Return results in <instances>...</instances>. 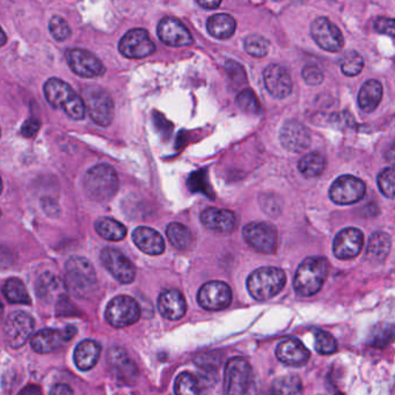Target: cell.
Returning a JSON list of instances; mask_svg holds the SVG:
<instances>
[{"label": "cell", "mask_w": 395, "mask_h": 395, "mask_svg": "<svg viewBox=\"0 0 395 395\" xmlns=\"http://www.w3.org/2000/svg\"><path fill=\"white\" fill-rule=\"evenodd\" d=\"M64 290H66L64 283L52 272H45L36 283L38 296L45 300H52L56 297L57 298L62 297Z\"/></svg>", "instance_id": "32"}, {"label": "cell", "mask_w": 395, "mask_h": 395, "mask_svg": "<svg viewBox=\"0 0 395 395\" xmlns=\"http://www.w3.org/2000/svg\"><path fill=\"white\" fill-rule=\"evenodd\" d=\"M286 275L282 269L263 267L251 272L247 279V289L253 298L265 302L279 295L286 286Z\"/></svg>", "instance_id": "5"}, {"label": "cell", "mask_w": 395, "mask_h": 395, "mask_svg": "<svg viewBox=\"0 0 395 395\" xmlns=\"http://www.w3.org/2000/svg\"><path fill=\"white\" fill-rule=\"evenodd\" d=\"M237 104L241 110L248 114H258L261 111V104L251 90H245L238 94Z\"/></svg>", "instance_id": "40"}, {"label": "cell", "mask_w": 395, "mask_h": 395, "mask_svg": "<svg viewBox=\"0 0 395 395\" xmlns=\"http://www.w3.org/2000/svg\"><path fill=\"white\" fill-rule=\"evenodd\" d=\"M40 122L35 118H29L24 122V125L21 127V134L26 138H33L35 134H38L40 130Z\"/></svg>", "instance_id": "47"}, {"label": "cell", "mask_w": 395, "mask_h": 395, "mask_svg": "<svg viewBox=\"0 0 395 395\" xmlns=\"http://www.w3.org/2000/svg\"><path fill=\"white\" fill-rule=\"evenodd\" d=\"M66 59L77 76L97 78L106 73V68L97 56L84 49H71L66 54Z\"/></svg>", "instance_id": "16"}, {"label": "cell", "mask_w": 395, "mask_h": 395, "mask_svg": "<svg viewBox=\"0 0 395 395\" xmlns=\"http://www.w3.org/2000/svg\"><path fill=\"white\" fill-rule=\"evenodd\" d=\"M34 327V319L28 313L21 311L10 313L3 325L7 343L13 349L22 347L31 337Z\"/></svg>", "instance_id": "10"}, {"label": "cell", "mask_w": 395, "mask_h": 395, "mask_svg": "<svg viewBox=\"0 0 395 395\" xmlns=\"http://www.w3.org/2000/svg\"><path fill=\"white\" fill-rule=\"evenodd\" d=\"M45 100L55 109H62L73 120H83L86 114L83 98L76 93L69 84L52 78L43 87Z\"/></svg>", "instance_id": "2"}, {"label": "cell", "mask_w": 395, "mask_h": 395, "mask_svg": "<svg viewBox=\"0 0 395 395\" xmlns=\"http://www.w3.org/2000/svg\"><path fill=\"white\" fill-rule=\"evenodd\" d=\"M392 240L385 232H375L372 234L366 248V258L371 262H382L389 255Z\"/></svg>", "instance_id": "31"}, {"label": "cell", "mask_w": 395, "mask_h": 395, "mask_svg": "<svg viewBox=\"0 0 395 395\" xmlns=\"http://www.w3.org/2000/svg\"><path fill=\"white\" fill-rule=\"evenodd\" d=\"M199 6L206 7V8H216V7L220 6L222 1H204V0H199L197 1Z\"/></svg>", "instance_id": "51"}, {"label": "cell", "mask_w": 395, "mask_h": 395, "mask_svg": "<svg viewBox=\"0 0 395 395\" xmlns=\"http://www.w3.org/2000/svg\"><path fill=\"white\" fill-rule=\"evenodd\" d=\"M166 234H167V238L171 241V244L178 251H190V249H193L195 242H196L193 232L183 224H169L167 230H166Z\"/></svg>", "instance_id": "28"}, {"label": "cell", "mask_w": 395, "mask_h": 395, "mask_svg": "<svg viewBox=\"0 0 395 395\" xmlns=\"http://www.w3.org/2000/svg\"><path fill=\"white\" fill-rule=\"evenodd\" d=\"M330 265L326 258L312 256L300 263L293 279L297 295L311 297L319 293L330 275Z\"/></svg>", "instance_id": "1"}, {"label": "cell", "mask_w": 395, "mask_h": 395, "mask_svg": "<svg viewBox=\"0 0 395 395\" xmlns=\"http://www.w3.org/2000/svg\"><path fill=\"white\" fill-rule=\"evenodd\" d=\"M302 78L306 84L316 86L323 82V73L316 65H306L302 69Z\"/></svg>", "instance_id": "45"}, {"label": "cell", "mask_w": 395, "mask_h": 395, "mask_svg": "<svg viewBox=\"0 0 395 395\" xmlns=\"http://www.w3.org/2000/svg\"><path fill=\"white\" fill-rule=\"evenodd\" d=\"M101 355V347L95 341L85 340L77 346L75 363L82 371H90L97 365Z\"/></svg>", "instance_id": "27"}, {"label": "cell", "mask_w": 395, "mask_h": 395, "mask_svg": "<svg viewBox=\"0 0 395 395\" xmlns=\"http://www.w3.org/2000/svg\"><path fill=\"white\" fill-rule=\"evenodd\" d=\"M201 222L209 230L227 233L234 230L237 218L230 210L208 208L201 215Z\"/></svg>", "instance_id": "23"}, {"label": "cell", "mask_w": 395, "mask_h": 395, "mask_svg": "<svg viewBox=\"0 0 395 395\" xmlns=\"http://www.w3.org/2000/svg\"><path fill=\"white\" fill-rule=\"evenodd\" d=\"M270 395H302V382L297 375H283L272 384Z\"/></svg>", "instance_id": "36"}, {"label": "cell", "mask_w": 395, "mask_h": 395, "mask_svg": "<svg viewBox=\"0 0 395 395\" xmlns=\"http://www.w3.org/2000/svg\"><path fill=\"white\" fill-rule=\"evenodd\" d=\"M375 28L382 34L389 35L391 38L394 36V20L391 17H378L375 21Z\"/></svg>", "instance_id": "46"}, {"label": "cell", "mask_w": 395, "mask_h": 395, "mask_svg": "<svg viewBox=\"0 0 395 395\" xmlns=\"http://www.w3.org/2000/svg\"><path fill=\"white\" fill-rule=\"evenodd\" d=\"M10 263H12L10 251L7 248L0 246V265L5 267V265H10Z\"/></svg>", "instance_id": "49"}, {"label": "cell", "mask_w": 395, "mask_h": 395, "mask_svg": "<svg viewBox=\"0 0 395 395\" xmlns=\"http://www.w3.org/2000/svg\"><path fill=\"white\" fill-rule=\"evenodd\" d=\"M118 49L127 59H144L155 52V45L150 38L148 31L141 28H134L127 31L121 38Z\"/></svg>", "instance_id": "15"}, {"label": "cell", "mask_w": 395, "mask_h": 395, "mask_svg": "<svg viewBox=\"0 0 395 395\" xmlns=\"http://www.w3.org/2000/svg\"><path fill=\"white\" fill-rule=\"evenodd\" d=\"M298 169L306 178H316L321 176L326 169V159L318 152L309 153L299 162Z\"/></svg>", "instance_id": "34"}, {"label": "cell", "mask_w": 395, "mask_h": 395, "mask_svg": "<svg viewBox=\"0 0 395 395\" xmlns=\"http://www.w3.org/2000/svg\"><path fill=\"white\" fill-rule=\"evenodd\" d=\"M364 68V61L357 52L349 50L341 59V70L346 76L355 77L362 72Z\"/></svg>", "instance_id": "38"}, {"label": "cell", "mask_w": 395, "mask_h": 395, "mask_svg": "<svg viewBox=\"0 0 395 395\" xmlns=\"http://www.w3.org/2000/svg\"><path fill=\"white\" fill-rule=\"evenodd\" d=\"M225 69H226L227 76L230 78L231 83L235 86H244L245 84L247 83V77L245 73L244 68L239 63L229 61L225 65Z\"/></svg>", "instance_id": "44"}, {"label": "cell", "mask_w": 395, "mask_h": 395, "mask_svg": "<svg viewBox=\"0 0 395 395\" xmlns=\"http://www.w3.org/2000/svg\"><path fill=\"white\" fill-rule=\"evenodd\" d=\"M100 260L103 267L114 276V279L123 284L134 282L136 277V268L132 262L114 248H103L100 255Z\"/></svg>", "instance_id": "14"}, {"label": "cell", "mask_w": 395, "mask_h": 395, "mask_svg": "<svg viewBox=\"0 0 395 395\" xmlns=\"http://www.w3.org/2000/svg\"><path fill=\"white\" fill-rule=\"evenodd\" d=\"M336 395H344V394H342V393H337Z\"/></svg>", "instance_id": "55"}, {"label": "cell", "mask_w": 395, "mask_h": 395, "mask_svg": "<svg viewBox=\"0 0 395 395\" xmlns=\"http://www.w3.org/2000/svg\"><path fill=\"white\" fill-rule=\"evenodd\" d=\"M3 192V183H1V179H0V194Z\"/></svg>", "instance_id": "53"}, {"label": "cell", "mask_w": 395, "mask_h": 395, "mask_svg": "<svg viewBox=\"0 0 395 395\" xmlns=\"http://www.w3.org/2000/svg\"><path fill=\"white\" fill-rule=\"evenodd\" d=\"M49 395H75L73 391L69 385L66 384H56L50 391Z\"/></svg>", "instance_id": "48"}, {"label": "cell", "mask_w": 395, "mask_h": 395, "mask_svg": "<svg viewBox=\"0 0 395 395\" xmlns=\"http://www.w3.org/2000/svg\"><path fill=\"white\" fill-rule=\"evenodd\" d=\"M134 245L148 255H160L165 251V241L162 235L150 227H137L132 233Z\"/></svg>", "instance_id": "26"}, {"label": "cell", "mask_w": 395, "mask_h": 395, "mask_svg": "<svg viewBox=\"0 0 395 395\" xmlns=\"http://www.w3.org/2000/svg\"><path fill=\"white\" fill-rule=\"evenodd\" d=\"M279 361L290 366H302L309 361L311 353L298 339H289L279 343L276 350Z\"/></svg>", "instance_id": "22"}, {"label": "cell", "mask_w": 395, "mask_h": 395, "mask_svg": "<svg viewBox=\"0 0 395 395\" xmlns=\"http://www.w3.org/2000/svg\"><path fill=\"white\" fill-rule=\"evenodd\" d=\"M382 99V84L377 80H369L358 93V104L366 113H371L379 106Z\"/></svg>", "instance_id": "29"}, {"label": "cell", "mask_w": 395, "mask_h": 395, "mask_svg": "<svg viewBox=\"0 0 395 395\" xmlns=\"http://www.w3.org/2000/svg\"><path fill=\"white\" fill-rule=\"evenodd\" d=\"M7 38L5 31H3V28L0 27V47H3L5 43H6Z\"/></svg>", "instance_id": "52"}, {"label": "cell", "mask_w": 395, "mask_h": 395, "mask_svg": "<svg viewBox=\"0 0 395 395\" xmlns=\"http://www.w3.org/2000/svg\"><path fill=\"white\" fill-rule=\"evenodd\" d=\"M76 334L75 326H68L63 330H42L31 337V346L38 354H52L72 340Z\"/></svg>", "instance_id": "13"}, {"label": "cell", "mask_w": 395, "mask_h": 395, "mask_svg": "<svg viewBox=\"0 0 395 395\" xmlns=\"http://www.w3.org/2000/svg\"><path fill=\"white\" fill-rule=\"evenodd\" d=\"M395 173L393 167L382 171L378 176L379 189L387 199L394 197Z\"/></svg>", "instance_id": "43"}, {"label": "cell", "mask_w": 395, "mask_h": 395, "mask_svg": "<svg viewBox=\"0 0 395 395\" xmlns=\"http://www.w3.org/2000/svg\"><path fill=\"white\" fill-rule=\"evenodd\" d=\"M85 109L94 123L108 127L114 118V102L109 94L100 87H90L84 94Z\"/></svg>", "instance_id": "7"}, {"label": "cell", "mask_w": 395, "mask_h": 395, "mask_svg": "<svg viewBox=\"0 0 395 395\" xmlns=\"http://www.w3.org/2000/svg\"><path fill=\"white\" fill-rule=\"evenodd\" d=\"M311 35L320 48L330 52H340L343 48L344 38L336 24L327 17H318L311 24Z\"/></svg>", "instance_id": "12"}, {"label": "cell", "mask_w": 395, "mask_h": 395, "mask_svg": "<svg viewBox=\"0 0 395 395\" xmlns=\"http://www.w3.org/2000/svg\"><path fill=\"white\" fill-rule=\"evenodd\" d=\"M245 50L253 57H265L269 52V43L261 35L251 34L245 38Z\"/></svg>", "instance_id": "39"}, {"label": "cell", "mask_w": 395, "mask_h": 395, "mask_svg": "<svg viewBox=\"0 0 395 395\" xmlns=\"http://www.w3.org/2000/svg\"><path fill=\"white\" fill-rule=\"evenodd\" d=\"M3 295L7 300L13 304L29 305L31 302V296L26 286L19 279H10L3 286Z\"/></svg>", "instance_id": "35"}, {"label": "cell", "mask_w": 395, "mask_h": 395, "mask_svg": "<svg viewBox=\"0 0 395 395\" xmlns=\"http://www.w3.org/2000/svg\"><path fill=\"white\" fill-rule=\"evenodd\" d=\"M365 193L366 187L361 179L353 176H342L330 187V197L336 204L347 206L359 202Z\"/></svg>", "instance_id": "11"}, {"label": "cell", "mask_w": 395, "mask_h": 395, "mask_svg": "<svg viewBox=\"0 0 395 395\" xmlns=\"http://www.w3.org/2000/svg\"><path fill=\"white\" fill-rule=\"evenodd\" d=\"M0 215H1V212H0Z\"/></svg>", "instance_id": "57"}, {"label": "cell", "mask_w": 395, "mask_h": 395, "mask_svg": "<svg viewBox=\"0 0 395 395\" xmlns=\"http://www.w3.org/2000/svg\"><path fill=\"white\" fill-rule=\"evenodd\" d=\"M158 309L166 319H183L187 311L186 299L179 290H166L159 297Z\"/></svg>", "instance_id": "25"}, {"label": "cell", "mask_w": 395, "mask_h": 395, "mask_svg": "<svg viewBox=\"0 0 395 395\" xmlns=\"http://www.w3.org/2000/svg\"><path fill=\"white\" fill-rule=\"evenodd\" d=\"M265 88L276 99H286L293 92V79L289 71L279 65L272 64L263 72Z\"/></svg>", "instance_id": "21"}, {"label": "cell", "mask_w": 395, "mask_h": 395, "mask_svg": "<svg viewBox=\"0 0 395 395\" xmlns=\"http://www.w3.org/2000/svg\"><path fill=\"white\" fill-rule=\"evenodd\" d=\"M158 36L169 47H188L193 45V36L188 28L176 17H166L158 24Z\"/></svg>", "instance_id": "20"}, {"label": "cell", "mask_w": 395, "mask_h": 395, "mask_svg": "<svg viewBox=\"0 0 395 395\" xmlns=\"http://www.w3.org/2000/svg\"><path fill=\"white\" fill-rule=\"evenodd\" d=\"M246 242L262 254H274L277 248V232L267 223H251L242 231Z\"/></svg>", "instance_id": "9"}, {"label": "cell", "mask_w": 395, "mask_h": 395, "mask_svg": "<svg viewBox=\"0 0 395 395\" xmlns=\"http://www.w3.org/2000/svg\"><path fill=\"white\" fill-rule=\"evenodd\" d=\"M0 136H1V130H0Z\"/></svg>", "instance_id": "56"}, {"label": "cell", "mask_w": 395, "mask_h": 395, "mask_svg": "<svg viewBox=\"0 0 395 395\" xmlns=\"http://www.w3.org/2000/svg\"><path fill=\"white\" fill-rule=\"evenodd\" d=\"M176 395H202V382L190 372L178 375L174 385Z\"/></svg>", "instance_id": "37"}, {"label": "cell", "mask_w": 395, "mask_h": 395, "mask_svg": "<svg viewBox=\"0 0 395 395\" xmlns=\"http://www.w3.org/2000/svg\"><path fill=\"white\" fill-rule=\"evenodd\" d=\"M279 139L283 148L295 153H300L307 150L312 141L309 129L296 120L288 121L283 125Z\"/></svg>", "instance_id": "19"}, {"label": "cell", "mask_w": 395, "mask_h": 395, "mask_svg": "<svg viewBox=\"0 0 395 395\" xmlns=\"http://www.w3.org/2000/svg\"><path fill=\"white\" fill-rule=\"evenodd\" d=\"M1 313H3V305L0 304V314H1Z\"/></svg>", "instance_id": "54"}, {"label": "cell", "mask_w": 395, "mask_h": 395, "mask_svg": "<svg viewBox=\"0 0 395 395\" xmlns=\"http://www.w3.org/2000/svg\"><path fill=\"white\" fill-rule=\"evenodd\" d=\"M364 246V235L355 227L341 231L334 240V255L340 260H351L361 253Z\"/></svg>", "instance_id": "18"}, {"label": "cell", "mask_w": 395, "mask_h": 395, "mask_svg": "<svg viewBox=\"0 0 395 395\" xmlns=\"http://www.w3.org/2000/svg\"><path fill=\"white\" fill-rule=\"evenodd\" d=\"M108 364L114 375L124 382H132L137 377L138 371L134 362L122 348H111L108 353Z\"/></svg>", "instance_id": "24"}, {"label": "cell", "mask_w": 395, "mask_h": 395, "mask_svg": "<svg viewBox=\"0 0 395 395\" xmlns=\"http://www.w3.org/2000/svg\"><path fill=\"white\" fill-rule=\"evenodd\" d=\"M120 181L111 166L98 165L91 169L84 179V190L87 196L95 202H108L115 196Z\"/></svg>", "instance_id": "4"}, {"label": "cell", "mask_w": 395, "mask_h": 395, "mask_svg": "<svg viewBox=\"0 0 395 395\" xmlns=\"http://www.w3.org/2000/svg\"><path fill=\"white\" fill-rule=\"evenodd\" d=\"M17 395H42V391L38 386L29 385L24 387Z\"/></svg>", "instance_id": "50"}, {"label": "cell", "mask_w": 395, "mask_h": 395, "mask_svg": "<svg viewBox=\"0 0 395 395\" xmlns=\"http://www.w3.org/2000/svg\"><path fill=\"white\" fill-rule=\"evenodd\" d=\"M49 31L56 41L63 42L71 36V28L62 17L55 15L49 22Z\"/></svg>", "instance_id": "42"}, {"label": "cell", "mask_w": 395, "mask_h": 395, "mask_svg": "<svg viewBox=\"0 0 395 395\" xmlns=\"http://www.w3.org/2000/svg\"><path fill=\"white\" fill-rule=\"evenodd\" d=\"M235 27L237 22L233 17L225 13L215 14L209 17V20L206 22V28L210 34L212 35L213 38L220 40L230 38L234 34Z\"/></svg>", "instance_id": "30"}, {"label": "cell", "mask_w": 395, "mask_h": 395, "mask_svg": "<svg viewBox=\"0 0 395 395\" xmlns=\"http://www.w3.org/2000/svg\"><path fill=\"white\" fill-rule=\"evenodd\" d=\"M65 289L78 298H87L97 290V274L87 258L73 256L66 262Z\"/></svg>", "instance_id": "3"}, {"label": "cell", "mask_w": 395, "mask_h": 395, "mask_svg": "<svg viewBox=\"0 0 395 395\" xmlns=\"http://www.w3.org/2000/svg\"><path fill=\"white\" fill-rule=\"evenodd\" d=\"M94 227L100 237H102L106 240L121 241L127 235V229L123 224L108 217L99 218L94 224Z\"/></svg>", "instance_id": "33"}, {"label": "cell", "mask_w": 395, "mask_h": 395, "mask_svg": "<svg viewBox=\"0 0 395 395\" xmlns=\"http://www.w3.org/2000/svg\"><path fill=\"white\" fill-rule=\"evenodd\" d=\"M251 380V366L245 358H231L225 369V395H245Z\"/></svg>", "instance_id": "8"}, {"label": "cell", "mask_w": 395, "mask_h": 395, "mask_svg": "<svg viewBox=\"0 0 395 395\" xmlns=\"http://www.w3.org/2000/svg\"><path fill=\"white\" fill-rule=\"evenodd\" d=\"M199 305L208 311H222L230 306L232 302V290L226 283L220 281L208 282L199 289Z\"/></svg>", "instance_id": "17"}, {"label": "cell", "mask_w": 395, "mask_h": 395, "mask_svg": "<svg viewBox=\"0 0 395 395\" xmlns=\"http://www.w3.org/2000/svg\"><path fill=\"white\" fill-rule=\"evenodd\" d=\"M316 350L321 355H332L336 353L337 342L330 333L318 330L316 333Z\"/></svg>", "instance_id": "41"}, {"label": "cell", "mask_w": 395, "mask_h": 395, "mask_svg": "<svg viewBox=\"0 0 395 395\" xmlns=\"http://www.w3.org/2000/svg\"><path fill=\"white\" fill-rule=\"evenodd\" d=\"M106 320L114 328H125L137 323L141 307L130 296H117L110 300L104 313Z\"/></svg>", "instance_id": "6"}]
</instances>
